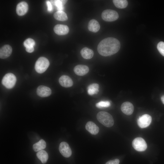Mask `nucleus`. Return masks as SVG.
<instances>
[{
  "instance_id": "obj_4",
  "label": "nucleus",
  "mask_w": 164,
  "mask_h": 164,
  "mask_svg": "<svg viewBox=\"0 0 164 164\" xmlns=\"http://www.w3.org/2000/svg\"><path fill=\"white\" fill-rule=\"evenodd\" d=\"M16 81L15 76L12 73H9L4 76L2 80V83L6 88L11 89L14 86Z\"/></svg>"
},
{
  "instance_id": "obj_2",
  "label": "nucleus",
  "mask_w": 164,
  "mask_h": 164,
  "mask_svg": "<svg viewBox=\"0 0 164 164\" xmlns=\"http://www.w3.org/2000/svg\"><path fill=\"white\" fill-rule=\"evenodd\" d=\"M97 118L101 123L107 127H111L114 125V120L113 117L107 112H99L97 115Z\"/></svg>"
},
{
  "instance_id": "obj_17",
  "label": "nucleus",
  "mask_w": 164,
  "mask_h": 164,
  "mask_svg": "<svg viewBox=\"0 0 164 164\" xmlns=\"http://www.w3.org/2000/svg\"><path fill=\"white\" fill-rule=\"evenodd\" d=\"M88 28V30L92 32H96L100 29V25L99 22L94 19L91 20L89 22Z\"/></svg>"
},
{
  "instance_id": "obj_12",
  "label": "nucleus",
  "mask_w": 164,
  "mask_h": 164,
  "mask_svg": "<svg viewBox=\"0 0 164 164\" xmlns=\"http://www.w3.org/2000/svg\"><path fill=\"white\" fill-rule=\"evenodd\" d=\"M69 31L67 26L62 24H57L54 27V31L57 34L59 35H65L67 34Z\"/></svg>"
},
{
  "instance_id": "obj_29",
  "label": "nucleus",
  "mask_w": 164,
  "mask_h": 164,
  "mask_svg": "<svg viewBox=\"0 0 164 164\" xmlns=\"http://www.w3.org/2000/svg\"><path fill=\"white\" fill-rule=\"evenodd\" d=\"M46 4L47 7V10L48 11L51 12L53 10V7L51 2L50 1L46 2Z\"/></svg>"
},
{
  "instance_id": "obj_9",
  "label": "nucleus",
  "mask_w": 164,
  "mask_h": 164,
  "mask_svg": "<svg viewBox=\"0 0 164 164\" xmlns=\"http://www.w3.org/2000/svg\"><path fill=\"white\" fill-rule=\"evenodd\" d=\"M37 95L41 97H46L49 96L51 94V90L48 87L40 85L37 89Z\"/></svg>"
},
{
  "instance_id": "obj_16",
  "label": "nucleus",
  "mask_w": 164,
  "mask_h": 164,
  "mask_svg": "<svg viewBox=\"0 0 164 164\" xmlns=\"http://www.w3.org/2000/svg\"><path fill=\"white\" fill-rule=\"evenodd\" d=\"M86 129L91 134L96 135L99 132L98 127L93 122L88 121L86 125Z\"/></svg>"
},
{
  "instance_id": "obj_27",
  "label": "nucleus",
  "mask_w": 164,
  "mask_h": 164,
  "mask_svg": "<svg viewBox=\"0 0 164 164\" xmlns=\"http://www.w3.org/2000/svg\"><path fill=\"white\" fill-rule=\"evenodd\" d=\"M157 49L160 53L164 56V42H160L157 45Z\"/></svg>"
},
{
  "instance_id": "obj_21",
  "label": "nucleus",
  "mask_w": 164,
  "mask_h": 164,
  "mask_svg": "<svg viewBox=\"0 0 164 164\" xmlns=\"http://www.w3.org/2000/svg\"><path fill=\"white\" fill-rule=\"evenodd\" d=\"M36 156L42 163H46L48 159V155L47 153L45 150H41L38 151L36 153Z\"/></svg>"
},
{
  "instance_id": "obj_14",
  "label": "nucleus",
  "mask_w": 164,
  "mask_h": 164,
  "mask_svg": "<svg viewBox=\"0 0 164 164\" xmlns=\"http://www.w3.org/2000/svg\"><path fill=\"white\" fill-rule=\"evenodd\" d=\"M75 73L80 76H84L87 74L89 71V68L87 66L78 65L74 67L73 69Z\"/></svg>"
},
{
  "instance_id": "obj_31",
  "label": "nucleus",
  "mask_w": 164,
  "mask_h": 164,
  "mask_svg": "<svg viewBox=\"0 0 164 164\" xmlns=\"http://www.w3.org/2000/svg\"><path fill=\"white\" fill-rule=\"evenodd\" d=\"M161 100L162 103L164 104V95L162 96L161 97Z\"/></svg>"
},
{
  "instance_id": "obj_1",
  "label": "nucleus",
  "mask_w": 164,
  "mask_h": 164,
  "mask_svg": "<svg viewBox=\"0 0 164 164\" xmlns=\"http://www.w3.org/2000/svg\"><path fill=\"white\" fill-rule=\"evenodd\" d=\"M120 48V43L118 39L113 37H108L99 43L97 50L100 55L107 56L116 53Z\"/></svg>"
},
{
  "instance_id": "obj_24",
  "label": "nucleus",
  "mask_w": 164,
  "mask_h": 164,
  "mask_svg": "<svg viewBox=\"0 0 164 164\" xmlns=\"http://www.w3.org/2000/svg\"><path fill=\"white\" fill-rule=\"evenodd\" d=\"M56 7L58 11H62L63 9V5L67 2V0H54L50 1Z\"/></svg>"
},
{
  "instance_id": "obj_15",
  "label": "nucleus",
  "mask_w": 164,
  "mask_h": 164,
  "mask_svg": "<svg viewBox=\"0 0 164 164\" xmlns=\"http://www.w3.org/2000/svg\"><path fill=\"white\" fill-rule=\"evenodd\" d=\"M12 52V47L9 45H5L2 47L0 50V57L5 59L9 57Z\"/></svg>"
},
{
  "instance_id": "obj_22",
  "label": "nucleus",
  "mask_w": 164,
  "mask_h": 164,
  "mask_svg": "<svg viewBox=\"0 0 164 164\" xmlns=\"http://www.w3.org/2000/svg\"><path fill=\"white\" fill-rule=\"evenodd\" d=\"M54 18L58 20L65 21L68 19L67 14L63 11H57L53 15Z\"/></svg>"
},
{
  "instance_id": "obj_13",
  "label": "nucleus",
  "mask_w": 164,
  "mask_h": 164,
  "mask_svg": "<svg viewBox=\"0 0 164 164\" xmlns=\"http://www.w3.org/2000/svg\"><path fill=\"white\" fill-rule=\"evenodd\" d=\"M60 85L65 87H71L73 84L72 79L68 76L63 75L60 77L59 80Z\"/></svg>"
},
{
  "instance_id": "obj_7",
  "label": "nucleus",
  "mask_w": 164,
  "mask_h": 164,
  "mask_svg": "<svg viewBox=\"0 0 164 164\" xmlns=\"http://www.w3.org/2000/svg\"><path fill=\"white\" fill-rule=\"evenodd\" d=\"M151 121V117L149 114H145L140 116L138 119L137 122L138 125L140 128H144L150 125Z\"/></svg>"
},
{
  "instance_id": "obj_10",
  "label": "nucleus",
  "mask_w": 164,
  "mask_h": 164,
  "mask_svg": "<svg viewBox=\"0 0 164 164\" xmlns=\"http://www.w3.org/2000/svg\"><path fill=\"white\" fill-rule=\"evenodd\" d=\"M134 106L132 103L129 102H125L122 104L121 106L122 111L125 114L130 115L134 111Z\"/></svg>"
},
{
  "instance_id": "obj_6",
  "label": "nucleus",
  "mask_w": 164,
  "mask_h": 164,
  "mask_svg": "<svg viewBox=\"0 0 164 164\" xmlns=\"http://www.w3.org/2000/svg\"><path fill=\"white\" fill-rule=\"evenodd\" d=\"M132 145L135 150L140 152L144 151L147 148V144L145 141L141 137L135 138L132 141Z\"/></svg>"
},
{
  "instance_id": "obj_23",
  "label": "nucleus",
  "mask_w": 164,
  "mask_h": 164,
  "mask_svg": "<svg viewBox=\"0 0 164 164\" xmlns=\"http://www.w3.org/2000/svg\"><path fill=\"white\" fill-rule=\"evenodd\" d=\"M113 2L115 6L119 9L125 8L128 5V2L126 0H114Z\"/></svg>"
},
{
  "instance_id": "obj_26",
  "label": "nucleus",
  "mask_w": 164,
  "mask_h": 164,
  "mask_svg": "<svg viewBox=\"0 0 164 164\" xmlns=\"http://www.w3.org/2000/svg\"><path fill=\"white\" fill-rule=\"evenodd\" d=\"M34 40L31 38H28L23 43V45L26 48L33 47L35 45Z\"/></svg>"
},
{
  "instance_id": "obj_11",
  "label": "nucleus",
  "mask_w": 164,
  "mask_h": 164,
  "mask_svg": "<svg viewBox=\"0 0 164 164\" xmlns=\"http://www.w3.org/2000/svg\"><path fill=\"white\" fill-rule=\"evenodd\" d=\"M28 10V5L25 2H21L18 4L16 7V12L19 16H22L26 13Z\"/></svg>"
},
{
  "instance_id": "obj_30",
  "label": "nucleus",
  "mask_w": 164,
  "mask_h": 164,
  "mask_svg": "<svg viewBox=\"0 0 164 164\" xmlns=\"http://www.w3.org/2000/svg\"><path fill=\"white\" fill-rule=\"evenodd\" d=\"M26 51L29 53L33 52L34 50V48L33 47H29L26 48Z\"/></svg>"
},
{
  "instance_id": "obj_25",
  "label": "nucleus",
  "mask_w": 164,
  "mask_h": 164,
  "mask_svg": "<svg viewBox=\"0 0 164 164\" xmlns=\"http://www.w3.org/2000/svg\"><path fill=\"white\" fill-rule=\"evenodd\" d=\"M110 105V102L108 101H101L96 104V107L98 108H107L109 107Z\"/></svg>"
},
{
  "instance_id": "obj_5",
  "label": "nucleus",
  "mask_w": 164,
  "mask_h": 164,
  "mask_svg": "<svg viewBox=\"0 0 164 164\" xmlns=\"http://www.w3.org/2000/svg\"><path fill=\"white\" fill-rule=\"evenodd\" d=\"M102 19L106 22H113L117 20L119 15L118 12L114 10L106 9L101 14Z\"/></svg>"
},
{
  "instance_id": "obj_3",
  "label": "nucleus",
  "mask_w": 164,
  "mask_h": 164,
  "mask_svg": "<svg viewBox=\"0 0 164 164\" xmlns=\"http://www.w3.org/2000/svg\"><path fill=\"white\" fill-rule=\"evenodd\" d=\"M49 65V61L46 58L41 57L36 62L35 68L38 73H42L46 71Z\"/></svg>"
},
{
  "instance_id": "obj_8",
  "label": "nucleus",
  "mask_w": 164,
  "mask_h": 164,
  "mask_svg": "<svg viewBox=\"0 0 164 164\" xmlns=\"http://www.w3.org/2000/svg\"><path fill=\"white\" fill-rule=\"evenodd\" d=\"M59 151L64 157L68 158L72 154V151L68 144L65 142H62L59 146Z\"/></svg>"
},
{
  "instance_id": "obj_19",
  "label": "nucleus",
  "mask_w": 164,
  "mask_h": 164,
  "mask_svg": "<svg viewBox=\"0 0 164 164\" xmlns=\"http://www.w3.org/2000/svg\"><path fill=\"white\" fill-rule=\"evenodd\" d=\"M46 143L43 139H40L38 142L34 144L32 146L33 149L35 152H38L45 149Z\"/></svg>"
},
{
  "instance_id": "obj_20",
  "label": "nucleus",
  "mask_w": 164,
  "mask_h": 164,
  "mask_svg": "<svg viewBox=\"0 0 164 164\" xmlns=\"http://www.w3.org/2000/svg\"><path fill=\"white\" fill-rule=\"evenodd\" d=\"M99 85L96 83L89 85L87 87V92L90 95L97 94L99 91Z\"/></svg>"
},
{
  "instance_id": "obj_18",
  "label": "nucleus",
  "mask_w": 164,
  "mask_h": 164,
  "mask_svg": "<svg viewBox=\"0 0 164 164\" xmlns=\"http://www.w3.org/2000/svg\"><path fill=\"white\" fill-rule=\"evenodd\" d=\"M80 53L82 57L86 59L91 58L94 55L93 51L87 47L83 48L80 51Z\"/></svg>"
},
{
  "instance_id": "obj_28",
  "label": "nucleus",
  "mask_w": 164,
  "mask_h": 164,
  "mask_svg": "<svg viewBox=\"0 0 164 164\" xmlns=\"http://www.w3.org/2000/svg\"><path fill=\"white\" fill-rule=\"evenodd\" d=\"M119 160L117 159H115L112 160H110L107 162L105 164H119Z\"/></svg>"
}]
</instances>
